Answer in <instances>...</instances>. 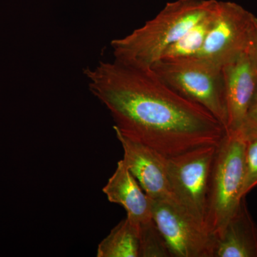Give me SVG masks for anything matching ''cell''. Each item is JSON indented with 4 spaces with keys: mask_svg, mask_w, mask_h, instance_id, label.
<instances>
[{
    "mask_svg": "<svg viewBox=\"0 0 257 257\" xmlns=\"http://www.w3.org/2000/svg\"><path fill=\"white\" fill-rule=\"evenodd\" d=\"M84 72L89 90L112 116L114 128L167 158L217 145L226 135L215 116L152 69L114 60L99 62Z\"/></svg>",
    "mask_w": 257,
    "mask_h": 257,
    "instance_id": "obj_1",
    "label": "cell"
},
{
    "mask_svg": "<svg viewBox=\"0 0 257 257\" xmlns=\"http://www.w3.org/2000/svg\"><path fill=\"white\" fill-rule=\"evenodd\" d=\"M217 0H176L130 35L111 42L114 60L150 69L165 51L215 8Z\"/></svg>",
    "mask_w": 257,
    "mask_h": 257,
    "instance_id": "obj_2",
    "label": "cell"
},
{
    "mask_svg": "<svg viewBox=\"0 0 257 257\" xmlns=\"http://www.w3.org/2000/svg\"><path fill=\"white\" fill-rule=\"evenodd\" d=\"M246 140L229 132L216 147L206 204L204 225L213 236L222 231L237 210L242 196Z\"/></svg>",
    "mask_w": 257,
    "mask_h": 257,
    "instance_id": "obj_3",
    "label": "cell"
},
{
    "mask_svg": "<svg viewBox=\"0 0 257 257\" xmlns=\"http://www.w3.org/2000/svg\"><path fill=\"white\" fill-rule=\"evenodd\" d=\"M150 69L179 94L205 108L226 130L221 68L200 57H192L162 59Z\"/></svg>",
    "mask_w": 257,
    "mask_h": 257,
    "instance_id": "obj_4",
    "label": "cell"
},
{
    "mask_svg": "<svg viewBox=\"0 0 257 257\" xmlns=\"http://www.w3.org/2000/svg\"><path fill=\"white\" fill-rule=\"evenodd\" d=\"M217 145L197 147L167 158V176L174 197L204 226L208 187Z\"/></svg>",
    "mask_w": 257,
    "mask_h": 257,
    "instance_id": "obj_5",
    "label": "cell"
},
{
    "mask_svg": "<svg viewBox=\"0 0 257 257\" xmlns=\"http://www.w3.org/2000/svg\"><path fill=\"white\" fill-rule=\"evenodd\" d=\"M152 218L170 256L213 257L214 236L173 199H150Z\"/></svg>",
    "mask_w": 257,
    "mask_h": 257,
    "instance_id": "obj_6",
    "label": "cell"
},
{
    "mask_svg": "<svg viewBox=\"0 0 257 257\" xmlns=\"http://www.w3.org/2000/svg\"><path fill=\"white\" fill-rule=\"evenodd\" d=\"M256 16L232 2L218 1L214 23L196 57L221 68L250 46Z\"/></svg>",
    "mask_w": 257,
    "mask_h": 257,
    "instance_id": "obj_7",
    "label": "cell"
},
{
    "mask_svg": "<svg viewBox=\"0 0 257 257\" xmlns=\"http://www.w3.org/2000/svg\"><path fill=\"white\" fill-rule=\"evenodd\" d=\"M114 130L124 151L123 162L149 198L176 200L167 176V157Z\"/></svg>",
    "mask_w": 257,
    "mask_h": 257,
    "instance_id": "obj_8",
    "label": "cell"
},
{
    "mask_svg": "<svg viewBox=\"0 0 257 257\" xmlns=\"http://www.w3.org/2000/svg\"><path fill=\"white\" fill-rule=\"evenodd\" d=\"M226 133L239 131L257 87V69L248 52L221 67Z\"/></svg>",
    "mask_w": 257,
    "mask_h": 257,
    "instance_id": "obj_9",
    "label": "cell"
},
{
    "mask_svg": "<svg viewBox=\"0 0 257 257\" xmlns=\"http://www.w3.org/2000/svg\"><path fill=\"white\" fill-rule=\"evenodd\" d=\"M102 191L109 202L124 207L128 220L139 231L153 222L151 200L122 160L117 162L114 174Z\"/></svg>",
    "mask_w": 257,
    "mask_h": 257,
    "instance_id": "obj_10",
    "label": "cell"
},
{
    "mask_svg": "<svg viewBox=\"0 0 257 257\" xmlns=\"http://www.w3.org/2000/svg\"><path fill=\"white\" fill-rule=\"evenodd\" d=\"M213 257H257V225L241 199L237 210L214 236Z\"/></svg>",
    "mask_w": 257,
    "mask_h": 257,
    "instance_id": "obj_11",
    "label": "cell"
},
{
    "mask_svg": "<svg viewBox=\"0 0 257 257\" xmlns=\"http://www.w3.org/2000/svg\"><path fill=\"white\" fill-rule=\"evenodd\" d=\"M140 231L127 218L111 230L98 246L97 257H140Z\"/></svg>",
    "mask_w": 257,
    "mask_h": 257,
    "instance_id": "obj_12",
    "label": "cell"
},
{
    "mask_svg": "<svg viewBox=\"0 0 257 257\" xmlns=\"http://www.w3.org/2000/svg\"><path fill=\"white\" fill-rule=\"evenodd\" d=\"M217 4L210 14L189 29L178 41L169 47L160 60H174L197 56L204 46L206 38L214 23Z\"/></svg>",
    "mask_w": 257,
    "mask_h": 257,
    "instance_id": "obj_13",
    "label": "cell"
},
{
    "mask_svg": "<svg viewBox=\"0 0 257 257\" xmlns=\"http://www.w3.org/2000/svg\"><path fill=\"white\" fill-rule=\"evenodd\" d=\"M140 256H170L155 221L140 229Z\"/></svg>",
    "mask_w": 257,
    "mask_h": 257,
    "instance_id": "obj_14",
    "label": "cell"
},
{
    "mask_svg": "<svg viewBox=\"0 0 257 257\" xmlns=\"http://www.w3.org/2000/svg\"><path fill=\"white\" fill-rule=\"evenodd\" d=\"M257 187V138L246 140L245 152L244 178L241 196L246 197L248 192Z\"/></svg>",
    "mask_w": 257,
    "mask_h": 257,
    "instance_id": "obj_15",
    "label": "cell"
},
{
    "mask_svg": "<svg viewBox=\"0 0 257 257\" xmlns=\"http://www.w3.org/2000/svg\"><path fill=\"white\" fill-rule=\"evenodd\" d=\"M239 132L246 140L257 138V87Z\"/></svg>",
    "mask_w": 257,
    "mask_h": 257,
    "instance_id": "obj_16",
    "label": "cell"
},
{
    "mask_svg": "<svg viewBox=\"0 0 257 257\" xmlns=\"http://www.w3.org/2000/svg\"><path fill=\"white\" fill-rule=\"evenodd\" d=\"M248 53L252 59L253 63L257 69V18H255L253 23V29L252 36H251V42H250L249 48L248 50Z\"/></svg>",
    "mask_w": 257,
    "mask_h": 257,
    "instance_id": "obj_17",
    "label": "cell"
}]
</instances>
